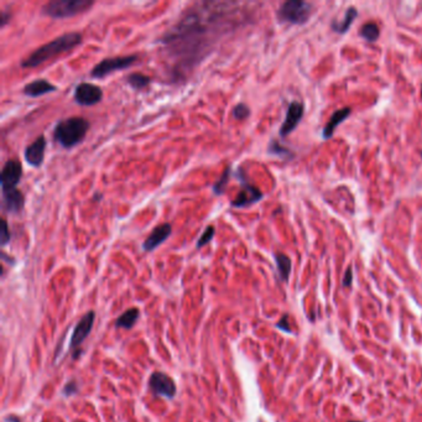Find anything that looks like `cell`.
<instances>
[{
	"instance_id": "ac0fdd59",
	"label": "cell",
	"mask_w": 422,
	"mask_h": 422,
	"mask_svg": "<svg viewBox=\"0 0 422 422\" xmlns=\"http://www.w3.org/2000/svg\"><path fill=\"white\" fill-rule=\"evenodd\" d=\"M358 16V11L354 7L348 8L347 13L344 15V19L342 21H333L332 23V30L334 32H338V34H346L348 31L351 25L353 24V21L355 20V17Z\"/></svg>"
},
{
	"instance_id": "cb8c5ba5",
	"label": "cell",
	"mask_w": 422,
	"mask_h": 422,
	"mask_svg": "<svg viewBox=\"0 0 422 422\" xmlns=\"http://www.w3.org/2000/svg\"><path fill=\"white\" fill-rule=\"evenodd\" d=\"M267 151L270 154H273V155L275 156H279V158H291L292 154L287 149H285V147H282L280 145L279 143L275 140H271L270 145H269V149H267Z\"/></svg>"
},
{
	"instance_id": "d6986e66",
	"label": "cell",
	"mask_w": 422,
	"mask_h": 422,
	"mask_svg": "<svg viewBox=\"0 0 422 422\" xmlns=\"http://www.w3.org/2000/svg\"><path fill=\"white\" fill-rule=\"evenodd\" d=\"M139 316H140V312H139V310L135 309V307L126 310L124 313H122V315L117 318L116 327L123 328V330H130V328L134 327V324L137 323Z\"/></svg>"
},
{
	"instance_id": "e0dca14e",
	"label": "cell",
	"mask_w": 422,
	"mask_h": 422,
	"mask_svg": "<svg viewBox=\"0 0 422 422\" xmlns=\"http://www.w3.org/2000/svg\"><path fill=\"white\" fill-rule=\"evenodd\" d=\"M351 113H352V109L349 107H346V108H343V109H338L334 111V113L332 114V117H331L330 122H328L324 126L323 138L330 139L331 137H332V135L334 134V131H336L337 126H338L342 122H344V120L351 116Z\"/></svg>"
},
{
	"instance_id": "8992f818",
	"label": "cell",
	"mask_w": 422,
	"mask_h": 422,
	"mask_svg": "<svg viewBox=\"0 0 422 422\" xmlns=\"http://www.w3.org/2000/svg\"><path fill=\"white\" fill-rule=\"evenodd\" d=\"M138 61L137 55L130 56H118V57H109V59H104L94 66L90 72V76L93 78H102L109 76V74L114 73L117 71H122V69L129 68L130 66L134 65Z\"/></svg>"
},
{
	"instance_id": "9a60e30c",
	"label": "cell",
	"mask_w": 422,
	"mask_h": 422,
	"mask_svg": "<svg viewBox=\"0 0 422 422\" xmlns=\"http://www.w3.org/2000/svg\"><path fill=\"white\" fill-rule=\"evenodd\" d=\"M25 206L24 194L17 188L3 191V208L10 215H19Z\"/></svg>"
},
{
	"instance_id": "52a82bcc",
	"label": "cell",
	"mask_w": 422,
	"mask_h": 422,
	"mask_svg": "<svg viewBox=\"0 0 422 422\" xmlns=\"http://www.w3.org/2000/svg\"><path fill=\"white\" fill-rule=\"evenodd\" d=\"M237 177L239 179L240 183H242V188H240L239 194L237 195V197L234 198V201H232V207H234V208L249 207L263 198V192H261L259 188H256L255 186L250 185L242 168L238 170Z\"/></svg>"
},
{
	"instance_id": "2e32d148",
	"label": "cell",
	"mask_w": 422,
	"mask_h": 422,
	"mask_svg": "<svg viewBox=\"0 0 422 422\" xmlns=\"http://www.w3.org/2000/svg\"><path fill=\"white\" fill-rule=\"evenodd\" d=\"M56 90H57V87L55 86V84H52L46 80L39 78V80H35V81H32V82L26 84V86L24 87L23 92H24V94L28 95V97L37 98V97H41V95L56 92Z\"/></svg>"
},
{
	"instance_id": "3957f363",
	"label": "cell",
	"mask_w": 422,
	"mask_h": 422,
	"mask_svg": "<svg viewBox=\"0 0 422 422\" xmlns=\"http://www.w3.org/2000/svg\"><path fill=\"white\" fill-rule=\"evenodd\" d=\"M89 122L82 117L60 120L53 129V138L65 149H72L82 143L89 130Z\"/></svg>"
},
{
	"instance_id": "5b68a950",
	"label": "cell",
	"mask_w": 422,
	"mask_h": 422,
	"mask_svg": "<svg viewBox=\"0 0 422 422\" xmlns=\"http://www.w3.org/2000/svg\"><path fill=\"white\" fill-rule=\"evenodd\" d=\"M312 13V5L302 0H287L280 5L277 17L282 23L302 25L307 23Z\"/></svg>"
},
{
	"instance_id": "f1b7e54d",
	"label": "cell",
	"mask_w": 422,
	"mask_h": 422,
	"mask_svg": "<svg viewBox=\"0 0 422 422\" xmlns=\"http://www.w3.org/2000/svg\"><path fill=\"white\" fill-rule=\"evenodd\" d=\"M352 280H353V270H352V267H348L344 274V279H343V286H344V287L351 286Z\"/></svg>"
},
{
	"instance_id": "8fae6325",
	"label": "cell",
	"mask_w": 422,
	"mask_h": 422,
	"mask_svg": "<svg viewBox=\"0 0 422 422\" xmlns=\"http://www.w3.org/2000/svg\"><path fill=\"white\" fill-rule=\"evenodd\" d=\"M94 312L89 311L77 322L73 333H72L71 340H69V348L77 349L83 344V342L89 336L90 331H92L93 324H94Z\"/></svg>"
},
{
	"instance_id": "1f68e13d",
	"label": "cell",
	"mask_w": 422,
	"mask_h": 422,
	"mask_svg": "<svg viewBox=\"0 0 422 422\" xmlns=\"http://www.w3.org/2000/svg\"><path fill=\"white\" fill-rule=\"evenodd\" d=\"M349 422H359V421H349Z\"/></svg>"
},
{
	"instance_id": "4316f807",
	"label": "cell",
	"mask_w": 422,
	"mask_h": 422,
	"mask_svg": "<svg viewBox=\"0 0 422 422\" xmlns=\"http://www.w3.org/2000/svg\"><path fill=\"white\" fill-rule=\"evenodd\" d=\"M2 224H3V228H2V236H0V242H2V246H5L9 242H10L11 234H10V229H9L7 219L3 218Z\"/></svg>"
},
{
	"instance_id": "4fadbf2b",
	"label": "cell",
	"mask_w": 422,
	"mask_h": 422,
	"mask_svg": "<svg viewBox=\"0 0 422 422\" xmlns=\"http://www.w3.org/2000/svg\"><path fill=\"white\" fill-rule=\"evenodd\" d=\"M171 233H172V227H171L170 223H162V224L156 225L144 242L143 249L145 252H152L162 243L166 242Z\"/></svg>"
},
{
	"instance_id": "44dd1931",
	"label": "cell",
	"mask_w": 422,
	"mask_h": 422,
	"mask_svg": "<svg viewBox=\"0 0 422 422\" xmlns=\"http://www.w3.org/2000/svg\"><path fill=\"white\" fill-rule=\"evenodd\" d=\"M126 81H128V83L130 84L131 88H134L137 90H141V89L146 88V87L150 84V82H151L150 77L140 73V72H135V73L129 74L128 78H126Z\"/></svg>"
},
{
	"instance_id": "7a4b0ae2",
	"label": "cell",
	"mask_w": 422,
	"mask_h": 422,
	"mask_svg": "<svg viewBox=\"0 0 422 422\" xmlns=\"http://www.w3.org/2000/svg\"><path fill=\"white\" fill-rule=\"evenodd\" d=\"M81 44H82V34L77 31L66 32V34L56 37L55 40L47 42V44L36 49L31 55H29L21 62V67L35 68L42 65V63L50 61L53 57L72 51Z\"/></svg>"
},
{
	"instance_id": "ba28073f",
	"label": "cell",
	"mask_w": 422,
	"mask_h": 422,
	"mask_svg": "<svg viewBox=\"0 0 422 422\" xmlns=\"http://www.w3.org/2000/svg\"><path fill=\"white\" fill-rule=\"evenodd\" d=\"M149 388L154 395L165 399H174L177 394L176 382L171 376L162 372H155L150 375Z\"/></svg>"
},
{
	"instance_id": "f546056e",
	"label": "cell",
	"mask_w": 422,
	"mask_h": 422,
	"mask_svg": "<svg viewBox=\"0 0 422 422\" xmlns=\"http://www.w3.org/2000/svg\"><path fill=\"white\" fill-rule=\"evenodd\" d=\"M277 328L285 331V332H291V328H290V325H289V317H287V316L285 315L284 317L280 319V322L277 323Z\"/></svg>"
},
{
	"instance_id": "83f0119b",
	"label": "cell",
	"mask_w": 422,
	"mask_h": 422,
	"mask_svg": "<svg viewBox=\"0 0 422 422\" xmlns=\"http://www.w3.org/2000/svg\"><path fill=\"white\" fill-rule=\"evenodd\" d=\"M77 393H78V385H77V382L73 380L68 381L62 390L63 396H66V397L73 396V395H76Z\"/></svg>"
},
{
	"instance_id": "ffe728a7",
	"label": "cell",
	"mask_w": 422,
	"mask_h": 422,
	"mask_svg": "<svg viewBox=\"0 0 422 422\" xmlns=\"http://www.w3.org/2000/svg\"><path fill=\"white\" fill-rule=\"evenodd\" d=\"M275 260L277 265V270H279L280 277L284 281H287L289 276L291 273V260L287 255L282 254V253H277L275 254Z\"/></svg>"
},
{
	"instance_id": "7c38bea8",
	"label": "cell",
	"mask_w": 422,
	"mask_h": 422,
	"mask_svg": "<svg viewBox=\"0 0 422 422\" xmlns=\"http://www.w3.org/2000/svg\"><path fill=\"white\" fill-rule=\"evenodd\" d=\"M303 113V104H301L300 102H292V103H290L287 108V113H286L285 122L282 123L281 128H280V137L285 138L290 132L294 131L296 129V126L300 124Z\"/></svg>"
},
{
	"instance_id": "30bf717a",
	"label": "cell",
	"mask_w": 422,
	"mask_h": 422,
	"mask_svg": "<svg viewBox=\"0 0 422 422\" xmlns=\"http://www.w3.org/2000/svg\"><path fill=\"white\" fill-rule=\"evenodd\" d=\"M21 176H23V166H21L19 160H8L3 166L2 175H0V183H2L3 191L16 188L21 180Z\"/></svg>"
},
{
	"instance_id": "6da1fadb",
	"label": "cell",
	"mask_w": 422,
	"mask_h": 422,
	"mask_svg": "<svg viewBox=\"0 0 422 422\" xmlns=\"http://www.w3.org/2000/svg\"><path fill=\"white\" fill-rule=\"evenodd\" d=\"M234 7V3H196L165 32L160 44L174 61L177 74L196 67L219 39L239 24Z\"/></svg>"
},
{
	"instance_id": "277c9868",
	"label": "cell",
	"mask_w": 422,
	"mask_h": 422,
	"mask_svg": "<svg viewBox=\"0 0 422 422\" xmlns=\"http://www.w3.org/2000/svg\"><path fill=\"white\" fill-rule=\"evenodd\" d=\"M93 5L90 0H53L41 8V13L52 19H68L86 13Z\"/></svg>"
},
{
	"instance_id": "7402d4cb",
	"label": "cell",
	"mask_w": 422,
	"mask_h": 422,
	"mask_svg": "<svg viewBox=\"0 0 422 422\" xmlns=\"http://www.w3.org/2000/svg\"><path fill=\"white\" fill-rule=\"evenodd\" d=\"M359 34L360 36H363L367 41H376L379 35H380V30H379L376 24L368 23L366 25L361 26Z\"/></svg>"
},
{
	"instance_id": "9c48e42d",
	"label": "cell",
	"mask_w": 422,
	"mask_h": 422,
	"mask_svg": "<svg viewBox=\"0 0 422 422\" xmlns=\"http://www.w3.org/2000/svg\"><path fill=\"white\" fill-rule=\"evenodd\" d=\"M73 98L77 104L82 107H92L98 104L103 98V90L101 87L95 86L93 83H80L74 88Z\"/></svg>"
},
{
	"instance_id": "5bb4252c",
	"label": "cell",
	"mask_w": 422,
	"mask_h": 422,
	"mask_svg": "<svg viewBox=\"0 0 422 422\" xmlns=\"http://www.w3.org/2000/svg\"><path fill=\"white\" fill-rule=\"evenodd\" d=\"M45 151H46V139L44 135H40L34 143L28 145L24 156H25L26 162L32 167H40L44 164Z\"/></svg>"
},
{
	"instance_id": "484cf974",
	"label": "cell",
	"mask_w": 422,
	"mask_h": 422,
	"mask_svg": "<svg viewBox=\"0 0 422 422\" xmlns=\"http://www.w3.org/2000/svg\"><path fill=\"white\" fill-rule=\"evenodd\" d=\"M249 116H250V109H249V107L246 104L239 103V104H237L236 107H234V109H233L234 119L243 120V119L248 118Z\"/></svg>"
},
{
	"instance_id": "4dcf8cb0",
	"label": "cell",
	"mask_w": 422,
	"mask_h": 422,
	"mask_svg": "<svg viewBox=\"0 0 422 422\" xmlns=\"http://www.w3.org/2000/svg\"><path fill=\"white\" fill-rule=\"evenodd\" d=\"M9 21H10V14L7 10H2V13H0V28H4Z\"/></svg>"
},
{
	"instance_id": "d4e9b609",
	"label": "cell",
	"mask_w": 422,
	"mask_h": 422,
	"mask_svg": "<svg viewBox=\"0 0 422 422\" xmlns=\"http://www.w3.org/2000/svg\"><path fill=\"white\" fill-rule=\"evenodd\" d=\"M215 234H216V229L212 227V225H209V227H207L206 228V231L203 232V234H202V236L200 237V239H198V242H197V249H201V248H203L204 245H207L208 243H210L212 242V239H213V237H215Z\"/></svg>"
},
{
	"instance_id": "603a6c76",
	"label": "cell",
	"mask_w": 422,
	"mask_h": 422,
	"mask_svg": "<svg viewBox=\"0 0 422 422\" xmlns=\"http://www.w3.org/2000/svg\"><path fill=\"white\" fill-rule=\"evenodd\" d=\"M229 177H231V167H227L224 170V172L221 175V177H219V179L217 180V182L213 185V194L217 196H221L224 194L229 182Z\"/></svg>"
}]
</instances>
